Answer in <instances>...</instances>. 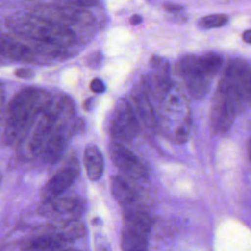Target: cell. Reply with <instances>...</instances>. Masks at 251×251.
<instances>
[{
  "label": "cell",
  "mask_w": 251,
  "mask_h": 251,
  "mask_svg": "<svg viewBox=\"0 0 251 251\" xmlns=\"http://www.w3.org/2000/svg\"><path fill=\"white\" fill-rule=\"evenodd\" d=\"M58 251H79V250L72 249V248H67V249H61V250H58Z\"/></svg>",
  "instance_id": "obj_32"
},
{
  "label": "cell",
  "mask_w": 251,
  "mask_h": 251,
  "mask_svg": "<svg viewBox=\"0 0 251 251\" xmlns=\"http://www.w3.org/2000/svg\"><path fill=\"white\" fill-rule=\"evenodd\" d=\"M47 98L42 90L34 87L25 88L14 96L6 117L4 136L8 143L19 142L25 138Z\"/></svg>",
  "instance_id": "obj_2"
},
{
  "label": "cell",
  "mask_w": 251,
  "mask_h": 251,
  "mask_svg": "<svg viewBox=\"0 0 251 251\" xmlns=\"http://www.w3.org/2000/svg\"><path fill=\"white\" fill-rule=\"evenodd\" d=\"M94 251H111V249L107 243V240L101 236H98L95 238Z\"/></svg>",
  "instance_id": "obj_23"
},
{
  "label": "cell",
  "mask_w": 251,
  "mask_h": 251,
  "mask_svg": "<svg viewBox=\"0 0 251 251\" xmlns=\"http://www.w3.org/2000/svg\"><path fill=\"white\" fill-rule=\"evenodd\" d=\"M138 117L133 107L126 101L121 100L114 108L109 121V133L117 142L127 141L138 132Z\"/></svg>",
  "instance_id": "obj_4"
},
{
  "label": "cell",
  "mask_w": 251,
  "mask_h": 251,
  "mask_svg": "<svg viewBox=\"0 0 251 251\" xmlns=\"http://www.w3.org/2000/svg\"><path fill=\"white\" fill-rule=\"evenodd\" d=\"M2 104H3V92H2V90L0 89V109H1Z\"/></svg>",
  "instance_id": "obj_31"
},
{
  "label": "cell",
  "mask_w": 251,
  "mask_h": 251,
  "mask_svg": "<svg viewBox=\"0 0 251 251\" xmlns=\"http://www.w3.org/2000/svg\"><path fill=\"white\" fill-rule=\"evenodd\" d=\"M109 156L112 163L125 175L139 178L144 176L145 169L137 157L120 142L111 143L109 146Z\"/></svg>",
  "instance_id": "obj_9"
},
{
  "label": "cell",
  "mask_w": 251,
  "mask_h": 251,
  "mask_svg": "<svg viewBox=\"0 0 251 251\" xmlns=\"http://www.w3.org/2000/svg\"><path fill=\"white\" fill-rule=\"evenodd\" d=\"M1 180H2V176H1V174H0V184H1Z\"/></svg>",
  "instance_id": "obj_33"
},
{
  "label": "cell",
  "mask_w": 251,
  "mask_h": 251,
  "mask_svg": "<svg viewBox=\"0 0 251 251\" xmlns=\"http://www.w3.org/2000/svg\"><path fill=\"white\" fill-rule=\"evenodd\" d=\"M152 67L155 71L156 77H157L158 81L161 84L166 85L168 82L169 74H170L169 63L160 57H154L152 59Z\"/></svg>",
  "instance_id": "obj_22"
},
{
  "label": "cell",
  "mask_w": 251,
  "mask_h": 251,
  "mask_svg": "<svg viewBox=\"0 0 251 251\" xmlns=\"http://www.w3.org/2000/svg\"><path fill=\"white\" fill-rule=\"evenodd\" d=\"M0 55L14 61H30L33 53L27 45L0 32Z\"/></svg>",
  "instance_id": "obj_11"
},
{
  "label": "cell",
  "mask_w": 251,
  "mask_h": 251,
  "mask_svg": "<svg viewBox=\"0 0 251 251\" xmlns=\"http://www.w3.org/2000/svg\"><path fill=\"white\" fill-rule=\"evenodd\" d=\"M186 131L185 130H183V128H180L178 131H177V137L179 138V139H185L186 138Z\"/></svg>",
  "instance_id": "obj_29"
},
{
  "label": "cell",
  "mask_w": 251,
  "mask_h": 251,
  "mask_svg": "<svg viewBox=\"0 0 251 251\" xmlns=\"http://www.w3.org/2000/svg\"><path fill=\"white\" fill-rule=\"evenodd\" d=\"M242 39L244 42L251 44V29H247L242 33Z\"/></svg>",
  "instance_id": "obj_27"
},
{
  "label": "cell",
  "mask_w": 251,
  "mask_h": 251,
  "mask_svg": "<svg viewBox=\"0 0 251 251\" xmlns=\"http://www.w3.org/2000/svg\"><path fill=\"white\" fill-rule=\"evenodd\" d=\"M83 165L89 179L98 180L102 176L104 171V158L101 151L96 146H86L83 153Z\"/></svg>",
  "instance_id": "obj_15"
},
{
  "label": "cell",
  "mask_w": 251,
  "mask_h": 251,
  "mask_svg": "<svg viewBox=\"0 0 251 251\" xmlns=\"http://www.w3.org/2000/svg\"><path fill=\"white\" fill-rule=\"evenodd\" d=\"M133 109L137 117L144 124V126H146L147 127H154V126L156 125V119L150 101L147 98L146 94H144L141 91L136 92L133 95Z\"/></svg>",
  "instance_id": "obj_17"
},
{
  "label": "cell",
  "mask_w": 251,
  "mask_h": 251,
  "mask_svg": "<svg viewBox=\"0 0 251 251\" xmlns=\"http://www.w3.org/2000/svg\"><path fill=\"white\" fill-rule=\"evenodd\" d=\"M111 189L114 198L123 207H128L136 200L135 191L123 177L112 176Z\"/></svg>",
  "instance_id": "obj_16"
},
{
  "label": "cell",
  "mask_w": 251,
  "mask_h": 251,
  "mask_svg": "<svg viewBox=\"0 0 251 251\" xmlns=\"http://www.w3.org/2000/svg\"><path fill=\"white\" fill-rule=\"evenodd\" d=\"M66 144V137L62 129L58 126L52 130V132L45 139L39 151L42 153V157L46 162L54 163L63 154Z\"/></svg>",
  "instance_id": "obj_12"
},
{
  "label": "cell",
  "mask_w": 251,
  "mask_h": 251,
  "mask_svg": "<svg viewBox=\"0 0 251 251\" xmlns=\"http://www.w3.org/2000/svg\"><path fill=\"white\" fill-rule=\"evenodd\" d=\"M228 17L225 14H212L201 18L198 22V25L202 29H211L224 26L227 24Z\"/></svg>",
  "instance_id": "obj_21"
},
{
  "label": "cell",
  "mask_w": 251,
  "mask_h": 251,
  "mask_svg": "<svg viewBox=\"0 0 251 251\" xmlns=\"http://www.w3.org/2000/svg\"><path fill=\"white\" fill-rule=\"evenodd\" d=\"M141 22H142V18H141L140 15H133V16H131V18H130V23H131L132 25H138V24H140Z\"/></svg>",
  "instance_id": "obj_28"
},
{
  "label": "cell",
  "mask_w": 251,
  "mask_h": 251,
  "mask_svg": "<svg viewBox=\"0 0 251 251\" xmlns=\"http://www.w3.org/2000/svg\"><path fill=\"white\" fill-rule=\"evenodd\" d=\"M75 176V172L72 168H64L59 171L43 186L40 193L41 198L48 201L59 197L73 184Z\"/></svg>",
  "instance_id": "obj_10"
},
{
  "label": "cell",
  "mask_w": 251,
  "mask_h": 251,
  "mask_svg": "<svg viewBox=\"0 0 251 251\" xmlns=\"http://www.w3.org/2000/svg\"><path fill=\"white\" fill-rule=\"evenodd\" d=\"M247 150H248V157H249V159H250V161H251V137H250V139H249V141H248Z\"/></svg>",
  "instance_id": "obj_30"
},
{
  "label": "cell",
  "mask_w": 251,
  "mask_h": 251,
  "mask_svg": "<svg viewBox=\"0 0 251 251\" xmlns=\"http://www.w3.org/2000/svg\"><path fill=\"white\" fill-rule=\"evenodd\" d=\"M151 220L149 216L139 210H126L124 212V227L125 229L147 237L151 229Z\"/></svg>",
  "instance_id": "obj_13"
},
{
  "label": "cell",
  "mask_w": 251,
  "mask_h": 251,
  "mask_svg": "<svg viewBox=\"0 0 251 251\" xmlns=\"http://www.w3.org/2000/svg\"><path fill=\"white\" fill-rule=\"evenodd\" d=\"M177 65L189 94L198 99L205 97L210 89L211 77L200 66L198 57L185 55L179 60Z\"/></svg>",
  "instance_id": "obj_5"
},
{
  "label": "cell",
  "mask_w": 251,
  "mask_h": 251,
  "mask_svg": "<svg viewBox=\"0 0 251 251\" xmlns=\"http://www.w3.org/2000/svg\"><path fill=\"white\" fill-rule=\"evenodd\" d=\"M6 25L22 37L56 47L70 46L75 40L71 27L32 12L12 15Z\"/></svg>",
  "instance_id": "obj_1"
},
{
  "label": "cell",
  "mask_w": 251,
  "mask_h": 251,
  "mask_svg": "<svg viewBox=\"0 0 251 251\" xmlns=\"http://www.w3.org/2000/svg\"><path fill=\"white\" fill-rule=\"evenodd\" d=\"M122 251H147L146 238L123 228L121 233Z\"/></svg>",
  "instance_id": "obj_19"
},
{
  "label": "cell",
  "mask_w": 251,
  "mask_h": 251,
  "mask_svg": "<svg viewBox=\"0 0 251 251\" xmlns=\"http://www.w3.org/2000/svg\"><path fill=\"white\" fill-rule=\"evenodd\" d=\"M64 242L53 232L40 234L23 241L21 251H58Z\"/></svg>",
  "instance_id": "obj_14"
},
{
  "label": "cell",
  "mask_w": 251,
  "mask_h": 251,
  "mask_svg": "<svg viewBox=\"0 0 251 251\" xmlns=\"http://www.w3.org/2000/svg\"><path fill=\"white\" fill-rule=\"evenodd\" d=\"M30 12L51 19L67 26H69V24H87L89 23L91 16L85 10H80L77 7H67L53 4L34 7Z\"/></svg>",
  "instance_id": "obj_8"
},
{
  "label": "cell",
  "mask_w": 251,
  "mask_h": 251,
  "mask_svg": "<svg viewBox=\"0 0 251 251\" xmlns=\"http://www.w3.org/2000/svg\"><path fill=\"white\" fill-rule=\"evenodd\" d=\"M241 100L251 99V65L243 60L234 59L229 62L222 79Z\"/></svg>",
  "instance_id": "obj_7"
},
{
  "label": "cell",
  "mask_w": 251,
  "mask_h": 251,
  "mask_svg": "<svg viewBox=\"0 0 251 251\" xmlns=\"http://www.w3.org/2000/svg\"><path fill=\"white\" fill-rule=\"evenodd\" d=\"M84 210L83 201L78 197H57L44 201L38 212L56 223L76 221Z\"/></svg>",
  "instance_id": "obj_6"
},
{
  "label": "cell",
  "mask_w": 251,
  "mask_h": 251,
  "mask_svg": "<svg viewBox=\"0 0 251 251\" xmlns=\"http://www.w3.org/2000/svg\"><path fill=\"white\" fill-rule=\"evenodd\" d=\"M90 89L95 93H103L106 89V86L101 79L94 78L90 82Z\"/></svg>",
  "instance_id": "obj_24"
},
{
  "label": "cell",
  "mask_w": 251,
  "mask_h": 251,
  "mask_svg": "<svg viewBox=\"0 0 251 251\" xmlns=\"http://www.w3.org/2000/svg\"><path fill=\"white\" fill-rule=\"evenodd\" d=\"M15 75L16 76L20 77V78H24V79H29L33 76V72L29 69H26V68H21V69H18L16 70L15 72Z\"/></svg>",
  "instance_id": "obj_25"
},
{
  "label": "cell",
  "mask_w": 251,
  "mask_h": 251,
  "mask_svg": "<svg viewBox=\"0 0 251 251\" xmlns=\"http://www.w3.org/2000/svg\"><path fill=\"white\" fill-rule=\"evenodd\" d=\"M164 9L170 13H179L183 10V7L175 3H167L164 5Z\"/></svg>",
  "instance_id": "obj_26"
},
{
  "label": "cell",
  "mask_w": 251,
  "mask_h": 251,
  "mask_svg": "<svg viewBox=\"0 0 251 251\" xmlns=\"http://www.w3.org/2000/svg\"><path fill=\"white\" fill-rule=\"evenodd\" d=\"M240 101L239 96L225 82L221 81L211 109V122L217 132L223 133L229 129Z\"/></svg>",
  "instance_id": "obj_3"
},
{
  "label": "cell",
  "mask_w": 251,
  "mask_h": 251,
  "mask_svg": "<svg viewBox=\"0 0 251 251\" xmlns=\"http://www.w3.org/2000/svg\"><path fill=\"white\" fill-rule=\"evenodd\" d=\"M198 60L200 66L210 77H213L219 72L223 64L222 55L216 52L204 53L198 57Z\"/></svg>",
  "instance_id": "obj_20"
},
{
  "label": "cell",
  "mask_w": 251,
  "mask_h": 251,
  "mask_svg": "<svg viewBox=\"0 0 251 251\" xmlns=\"http://www.w3.org/2000/svg\"><path fill=\"white\" fill-rule=\"evenodd\" d=\"M85 226L82 223L76 221L57 223V226L53 229V233L56 234L63 242L80 238L85 234Z\"/></svg>",
  "instance_id": "obj_18"
}]
</instances>
